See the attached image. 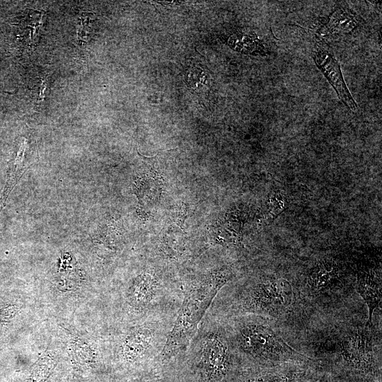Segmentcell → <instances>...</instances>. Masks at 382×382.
Here are the masks:
<instances>
[{"label": "cell", "instance_id": "19", "mask_svg": "<svg viewBox=\"0 0 382 382\" xmlns=\"http://www.w3.org/2000/svg\"><path fill=\"white\" fill-rule=\"evenodd\" d=\"M166 382H183L182 381L179 380L178 378L172 375H167L166 376Z\"/></svg>", "mask_w": 382, "mask_h": 382}, {"label": "cell", "instance_id": "12", "mask_svg": "<svg viewBox=\"0 0 382 382\" xmlns=\"http://www.w3.org/2000/svg\"><path fill=\"white\" fill-rule=\"evenodd\" d=\"M359 16L352 11L340 8L333 11L327 23L319 33L323 36L345 34L351 32L359 24Z\"/></svg>", "mask_w": 382, "mask_h": 382}, {"label": "cell", "instance_id": "11", "mask_svg": "<svg viewBox=\"0 0 382 382\" xmlns=\"http://www.w3.org/2000/svg\"><path fill=\"white\" fill-rule=\"evenodd\" d=\"M68 354L71 361L83 369H96L98 364V352L95 343L80 336L69 339Z\"/></svg>", "mask_w": 382, "mask_h": 382}, {"label": "cell", "instance_id": "14", "mask_svg": "<svg viewBox=\"0 0 382 382\" xmlns=\"http://www.w3.org/2000/svg\"><path fill=\"white\" fill-rule=\"evenodd\" d=\"M59 361L54 351H45L33 365L29 375L23 382H48Z\"/></svg>", "mask_w": 382, "mask_h": 382}, {"label": "cell", "instance_id": "3", "mask_svg": "<svg viewBox=\"0 0 382 382\" xmlns=\"http://www.w3.org/2000/svg\"><path fill=\"white\" fill-rule=\"evenodd\" d=\"M233 339L241 352L258 366L305 362L310 359L289 346L269 325L258 320L239 323Z\"/></svg>", "mask_w": 382, "mask_h": 382}, {"label": "cell", "instance_id": "10", "mask_svg": "<svg viewBox=\"0 0 382 382\" xmlns=\"http://www.w3.org/2000/svg\"><path fill=\"white\" fill-rule=\"evenodd\" d=\"M356 289L369 309L366 325L372 326L373 314L381 304V279L373 271L360 270L357 274Z\"/></svg>", "mask_w": 382, "mask_h": 382}, {"label": "cell", "instance_id": "2", "mask_svg": "<svg viewBox=\"0 0 382 382\" xmlns=\"http://www.w3.org/2000/svg\"><path fill=\"white\" fill-rule=\"evenodd\" d=\"M199 327L187 353L168 373L183 382H229L239 367L225 330L216 324Z\"/></svg>", "mask_w": 382, "mask_h": 382}, {"label": "cell", "instance_id": "15", "mask_svg": "<svg viewBox=\"0 0 382 382\" xmlns=\"http://www.w3.org/2000/svg\"><path fill=\"white\" fill-rule=\"evenodd\" d=\"M25 147V142L24 141L21 146L16 158L10 164L9 169L8 170V176L6 185L0 198V212L6 204V200L9 194L11 193V192L12 191L23 173L24 168L23 164V158Z\"/></svg>", "mask_w": 382, "mask_h": 382}, {"label": "cell", "instance_id": "4", "mask_svg": "<svg viewBox=\"0 0 382 382\" xmlns=\"http://www.w3.org/2000/svg\"><path fill=\"white\" fill-rule=\"evenodd\" d=\"M167 334L157 322L147 321L131 327L120 342L119 361L125 369L139 374L153 371Z\"/></svg>", "mask_w": 382, "mask_h": 382}, {"label": "cell", "instance_id": "16", "mask_svg": "<svg viewBox=\"0 0 382 382\" xmlns=\"http://www.w3.org/2000/svg\"><path fill=\"white\" fill-rule=\"evenodd\" d=\"M229 45L244 53L260 52L262 49L261 41L255 35L234 34L228 40Z\"/></svg>", "mask_w": 382, "mask_h": 382}, {"label": "cell", "instance_id": "20", "mask_svg": "<svg viewBox=\"0 0 382 382\" xmlns=\"http://www.w3.org/2000/svg\"><path fill=\"white\" fill-rule=\"evenodd\" d=\"M315 382H331V381L327 377H323V378H320V379L316 381Z\"/></svg>", "mask_w": 382, "mask_h": 382}, {"label": "cell", "instance_id": "8", "mask_svg": "<svg viewBox=\"0 0 382 382\" xmlns=\"http://www.w3.org/2000/svg\"><path fill=\"white\" fill-rule=\"evenodd\" d=\"M313 58L343 103L352 111H357V105L348 91L340 66L335 57L328 50L318 47L313 52Z\"/></svg>", "mask_w": 382, "mask_h": 382}, {"label": "cell", "instance_id": "21", "mask_svg": "<svg viewBox=\"0 0 382 382\" xmlns=\"http://www.w3.org/2000/svg\"><path fill=\"white\" fill-rule=\"evenodd\" d=\"M52 382H54V381H52ZM54 382H75V381H72V380H69H69H66H66L59 381H54Z\"/></svg>", "mask_w": 382, "mask_h": 382}, {"label": "cell", "instance_id": "9", "mask_svg": "<svg viewBox=\"0 0 382 382\" xmlns=\"http://www.w3.org/2000/svg\"><path fill=\"white\" fill-rule=\"evenodd\" d=\"M305 371L299 369L264 370L238 368L229 382H303Z\"/></svg>", "mask_w": 382, "mask_h": 382}, {"label": "cell", "instance_id": "5", "mask_svg": "<svg viewBox=\"0 0 382 382\" xmlns=\"http://www.w3.org/2000/svg\"><path fill=\"white\" fill-rule=\"evenodd\" d=\"M293 299L292 286L283 278L271 277L252 285L243 292L241 306L243 312L278 317L289 307Z\"/></svg>", "mask_w": 382, "mask_h": 382}, {"label": "cell", "instance_id": "1", "mask_svg": "<svg viewBox=\"0 0 382 382\" xmlns=\"http://www.w3.org/2000/svg\"><path fill=\"white\" fill-rule=\"evenodd\" d=\"M231 277L232 273L228 268H215L186 286L176 318L154 362V371L163 374L173 364L179 354L187 349L214 298Z\"/></svg>", "mask_w": 382, "mask_h": 382}, {"label": "cell", "instance_id": "18", "mask_svg": "<svg viewBox=\"0 0 382 382\" xmlns=\"http://www.w3.org/2000/svg\"><path fill=\"white\" fill-rule=\"evenodd\" d=\"M188 211L187 207L185 203H182L179 207V210L177 213L175 224L183 229L185 220L187 216Z\"/></svg>", "mask_w": 382, "mask_h": 382}, {"label": "cell", "instance_id": "17", "mask_svg": "<svg viewBox=\"0 0 382 382\" xmlns=\"http://www.w3.org/2000/svg\"><path fill=\"white\" fill-rule=\"evenodd\" d=\"M166 378L153 371H148L134 376L125 382H166Z\"/></svg>", "mask_w": 382, "mask_h": 382}, {"label": "cell", "instance_id": "7", "mask_svg": "<svg viewBox=\"0 0 382 382\" xmlns=\"http://www.w3.org/2000/svg\"><path fill=\"white\" fill-rule=\"evenodd\" d=\"M161 288L156 273L151 270H145L132 280L125 294L126 303L134 313H146L157 301Z\"/></svg>", "mask_w": 382, "mask_h": 382}, {"label": "cell", "instance_id": "13", "mask_svg": "<svg viewBox=\"0 0 382 382\" xmlns=\"http://www.w3.org/2000/svg\"><path fill=\"white\" fill-rule=\"evenodd\" d=\"M339 266L332 260L319 262L308 277V284L314 291H322L328 288L337 279Z\"/></svg>", "mask_w": 382, "mask_h": 382}, {"label": "cell", "instance_id": "6", "mask_svg": "<svg viewBox=\"0 0 382 382\" xmlns=\"http://www.w3.org/2000/svg\"><path fill=\"white\" fill-rule=\"evenodd\" d=\"M371 327L365 325L346 335L340 342V352L343 361L351 369L364 376L381 377L369 330Z\"/></svg>", "mask_w": 382, "mask_h": 382}]
</instances>
